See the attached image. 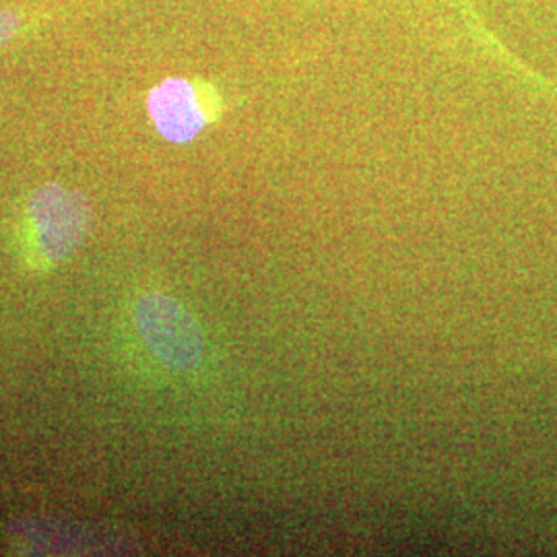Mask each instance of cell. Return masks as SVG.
<instances>
[{
    "label": "cell",
    "mask_w": 557,
    "mask_h": 557,
    "mask_svg": "<svg viewBox=\"0 0 557 557\" xmlns=\"http://www.w3.org/2000/svg\"><path fill=\"white\" fill-rule=\"evenodd\" d=\"M147 112L163 139L184 145L218 119L220 98L195 81L170 77L149 91Z\"/></svg>",
    "instance_id": "3957f363"
},
{
    "label": "cell",
    "mask_w": 557,
    "mask_h": 557,
    "mask_svg": "<svg viewBox=\"0 0 557 557\" xmlns=\"http://www.w3.org/2000/svg\"><path fill=\"white\" fill-rule=\"evenodd\" d=\"M137 329L153 356L174 370H193L205 356V333L176 299L147 294L139 299Z\"/></svg>",
    "instance_id": "7a4b0ae2"
},
{
    "label": "cell",
    "mask_w": 557,
    "mask_h": 557,
    "mask_svg": "<svg viewBox=\"0 0 557 557\" xmlns=\"http://www.w3.org/2000/svg\"><path fill=\"white\" fill-rule=\"evenodd\" d=\"M32 255L41 264L71 259L87 238L91 211L85 197L62 184H44L25 209Z\"/></svg>",
    "instance_id": "6da1fadb"
},
{
    "label": "cell",
    "mask_w": 557,
    "mask_h": 557,
    "mask_svg": "<svg viewBox=\"0 0 557 557\" xmlns=\"http://www.w3.org/2000/svg\"><path fill=\"white\" fill-rule=\"evenodd\" d=\"M23 27V17L11 9H0V46L13 40Z\"/></svg>",
    "instance_id": "277c9868"
}]
</instances>
